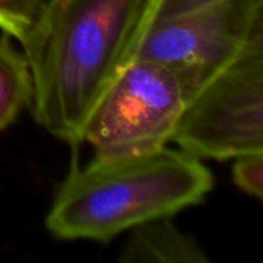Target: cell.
Segmentation results:
<instances>
[{
  "label": "cell",
  "instance_id": "5b68a950",
  "mask_svg": "<svg viewBox=\"0 0 263 263\" xmlns=\"http://www.w3.org/2000/svg\"><path fill=\"white\" fill-rule=\"evenodd\" d=\"M173 142L199 160L263 151V51L240 57L190 99Z\"/></svg>",
  "mask_w": 263,
  "mask_h": 263
},
{
  "label": "cell",
  "instance_id": "ba28073f",
  "mask_svg": "<svg viewBox=\"0 0 263 263\" xmlns=\"http://www.w3.org/2000/svg\"><path fill=\"white\" fill-rule=\"evenodd\" d=\"M46 0H0V29L18 40L28 35Z\"/></svg>",
  "mask_w": 263,
  "mask_h": 263
},
{
  "label": "cell",
  "instance_id": "277c9868",
  "mask_svg": "<svg viewBox=\"0 0 263 263\" xmlns=\"http://www.w3.org/2000/svg\"><path fill=\"white\" fill-rule=\"evenodd\" d=\"M185 106L176 76L159 62L136 57L100 99L83 142L102 159L157 151L173 140Z\"/></svg>",
  "mask_w": 263,
  "mask_h": 263
},
{
  "label": "cell",
  "instance_id": "8992f818",
  "mask_svg": "<svg viewBox=\"0 0 263 263\" xmlns=\"http://www.w3.org/2000/svg\"><path fill=\"white\" fill-rule=\"evenodd\" d=\"M120 260L126 263H206L208 257L190 236L177 230L166 217L133 228Z\"/></svg>",
  "mask_w": 263,
  "mask_h": 263
},
{
  "label": "cell",
  "instance_id": "7a4b0ae2",
  "mask_svg": "<svg viewBox=\"0 0 263 263\" xmlns=\"http://www.w3.org/2000/svg\"><path fill=\"white\" fill-rule=\"evenodd\" d=\"M214 179L202 160L182 149L102 159L72 168L60 185L45 225L62 240L109 242L142 223L196 206Z\"/></svg>",
  "mask_w": 263,
  "mask_h": 263
},
{
  "label": "cell",
  "instance_id": "6da1fadb",
  "mask_svg": "<svg viewBox=\"0 0 263 263\" xmlns=\"http://www.w3.org/2000/svg\"><path fill=\"white\" fill-rule=\"evenodd\" d=\"M160 0H46L23 46L37 123L79 145L103 94L137 57Z\"/></svg>",
  "mask_w": 263,
  "mask_h": 263
},
{
  "label": "cell",
  "instance_id": "3957f363",
  "mask_svg": "<svg viewBox=\"0 0 263 263\" xmlns=\"http://www.w3.org/2000/svg\"><path fill=\"white\" fill-rule=\"evenodd\" d=\"M253 51H263V0H160L137 57L166 66L188 103Z\"/></svg>",
  "mask_w": 263,
  "mask_h": 263
},
{
  "label": "cell",
  "instance_id": "52a82bcc",
  "mask_svg": "<svg viewBox=\"0 0 263 263\" xmlns=\"http://www.w3.org/2000/svg\"><path fill=\"white\" fill-rule=\"evenodd\" d=\"M34 83L28 60L8 37H0V133L32 105Z\"/></svg>",
  "mask_w": 263,
  "mask_h": 263
},
{
  "label": "cell",
  "instance_id": "9c48e42d",
  "mask_svg": "<svg viewBox=\"0 0 263 263\" xmlns=\"http://www.w3.org/2000/svg\"><path fill=\"white\" fill-rule=\"evenodd\" d=\"M234 185L257 200L263 197V151L248 153L236 157L233 166Z\"/></svg>",
  "mask_w": 263,
  "mask_h": 263
}]
</instances>
